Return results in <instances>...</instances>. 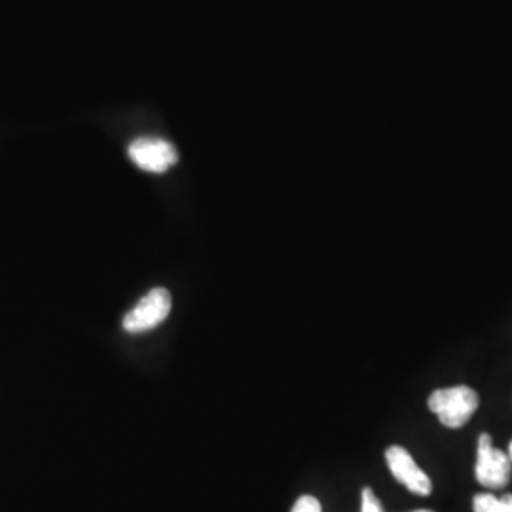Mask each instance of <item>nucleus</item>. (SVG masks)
Returning a JSON list of instances; mask_svg holds the SVG:
<instances>
[{
  "mask_svg": "<svg viewBox=\"0 0 512 512\" xmlns=\"http://www.w3.org/2000/svg\"><path fill=\"white\" fill-rule=\"evenodd\" d=\"M509 459H511V463H512V442H511V446H509Z\"/></svg>",
  "mask_w": 512,
  "mask_h": 512,
  "instance_id": "obj_9",
  "label": "nucleus"
},
{
  "mask_svg": "<svg viewBox=\"0 0 512 512\" xmlns=\"http://www.w3.org/2000/svg\"><path fill=\"white\" fill-rule=\"evenodd\" d=\"M291 512H323V509H321V503L313 495H302L294 503L293 511Z\"/></svg>",
  "mask_w": 512,
  "mask_h": 512,
  "instance_id": "obj_8",
  "label": "nucleus"
},
{
  "mask_svg": "<svg viewBox=\"0 0 512 512\" xmlns=\"http://www.w3.org/2000/svg\"><path fill=\"white\" fill-rule=\"evenodd\" d=\"M361 512H384V507L378 499V495L374 494L370 488L363 490L361 497Z\"/></svg>",
  "mask_w": 512,
  "mask_h": 512,
  "instance_id": "obj_7",
  "label": "nucleus"
},
{
  "mask_svg": "<svg viewBox=\"0 0 512 512\" xmlns=\"http://www.w3.org/2000/svg\"><path fill=\"white\" fill-rule=\"evenodd\" d=\"M475 512H512V494L495 497L492 494H476L473 499Z\"/></svg>",
  "mask_w": 512,
  "mask_h": 512,
  "instance_id": "obj_6",
  "label": "nucleus"
},
{
  "mask_svg": "<svg viewBox=\"0 0 512 512\" xmlns=\"http://www.w3.org/2000/svg\"><path fill=\"white\" fill-rule=\"evenodd\" d=\"M385 461H387L391 475L395 476L412 494L421 495V497L431 495L433 492L431 478L416 465V461L406 448L389 446L385 452Z\"/></svg>",
  "mask_w": 512,
  "mask_h": 512,
  "instance_id": "obj_5",
  "label": "nucleus"
},
{
  "mask_svg": "<svg viewBox=\"0 0 512 512\" xmlns=\"http://www.w3.org/2000/svg\"><path fill=\"white\" fill-rule=\"evenodd\" d=\"M476 480L492 490L505 488L511 480V459L501 450L492 446V437L488 433L478 439L476 454Z\"/></svg>",
  "mask_w": 512,
  "mask_h": 512,
  "instance_id": "obj_2",
  "label": "nucleus"
},
{
  "mask_svg": "<svg viewBox=\"0 0 512 512\" xmlns=\"http://www.w3.org/2000/svg\"><path fill=\"white\" fill-rule=\"evenodd\" d=\"M478 393L469 385H456L437 389L429 397V410L439 418L442 425L459 429L473 418L478 408Z\"/></svg>",
  "mask_w": 512,
  "mask_h": 512,
  "instance_id": "obj_1",
  "label": "nucleus"
},
{
  "mask_svg": "<svg viewBox=\"0 0 512 512\" xmlns=\"http://www.w3.org/2000/svg\"><path fill=\"white\" fill-rule=\"evenodd\" d=\"M171 311V294L167 289H152L124 317V329L131 334L147 332L162 325Z\"/></svg>",
  "mask_w": 512,
  "mask_h": 512,
  "instance_id": "obj_3",
  "label": "nucleus"
},
{
  "mask_svg": "<svg viewBox=\"0 0 512 512\" xmlns=\"http://www.w3.org/2000/svg\"><path fill=\"white\" fill-rule=\"evenodd\" d=\"M414 512H433V511H427V509H421V511H414Z\"/></svg>",
  "mask_w": 512,
  "mask_h": 512,
  "instance_id": "obj_10",
  "label": "nucleus"
},
{
  "mask_svg": "<svg viewBox=\"0 0 512 512\" xmlns=\"http://www.w3.org/2000/svg\"><path fill=\"white\" fill-rule=\"evenodd\" d=\"M128 156L133 164L148 173H164L179 160L175 147L158 137H141L133 141Z\"/></svg>",
  "mask_w": 512,
  "mask_h": 512,
  "instance_id": "obj_4",
  "label": "nucleus"
}]
</instances>
